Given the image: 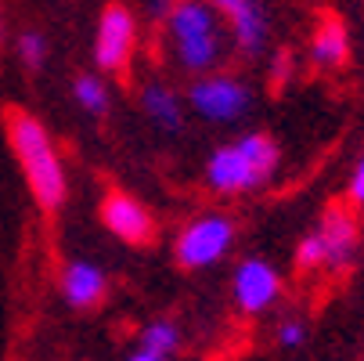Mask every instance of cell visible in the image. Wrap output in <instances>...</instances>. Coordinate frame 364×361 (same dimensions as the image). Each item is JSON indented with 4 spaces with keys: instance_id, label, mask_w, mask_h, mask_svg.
<instances>
[{
    "instance_id": "1",
    "label": "cell",
    "mask_w": 364,
    "mask_h": 361,
    "mask_svg": "<svg viewBox=\"0 0 364 361\" xmlns=\"http://www.w3.org/2000/svg\"><path fill=\"white\" fill-rule=\"evenodd\" d=\"M4 127H8V141H11V152L26 174V184L36 199V206L43 214H55L62 210V202L69 195V177H65V167H62V156L55 141H50L47 127L26 113V109H8L4 113Z\"/></svg>"
},
{
    "instance_id": "2",
    "label": "cell",
    "mask_w": 364,
    "mask_h": 361,
    "mask_svg": "<svg viewBox=\"0 0 364 361\" xmlns=\"http://www.w3.org/2000/svg\"><path fill=\"white\" fill-rule=\"evenodd\" d=\"M282 163V148L271 134L252 130L228 145H217L205 159V184L220 195H242L264 188Z\"/></svg>"
},
{
    "instance_id": "3",
    "label": "cell",
    "mask_w": 364,
    "mask_h": 361,
    "mask_svg": "<svg viewBox=\"0 0 364 361\" xmlns=\"http://www.w3.org/2000/svg\"><path fill=\"white\" fill-rule=\"evenodd\" d=\"M166 33L173 43V55L184 73L195 76H210L217 62L224 58V19L217 4H202V0H181L173 4L166 19Z\"/></svg>"
},
{
    "instance_id": "4",
    "label": "cell",
    "mask_w": 364,
    "mask_h": 361,
    "mask_svg": "<svg viewBox=\"0 0 364 361\" xmlns=\"http://www.w3.org/2000/svg\"><path fill=\"white\" fill-rule=\"evenodd\" d=\"M357 242H360V228H357L353 210L343 202H332L321 214L318 228L296 242V268L299 271H321V268L339 271L353 261Z\"/></svg>"
},
{
    "instance_id": "5",
    "label": "cell",
    "mask_w": 364,
    "mask_h": 361,
    "mask_svg": "<svg viewBox=\"0 0 364 361\" xmlns=\"http://www.w3.org/2000/svg\"><path fill=\"white\" fill-rule=\"evenodd\" d=\"M238 239V224L228 214H198L173 239V261L184 271H205L220 264Z\"/></svg>"
},
{
    "instance_id": "6",
    "label": "cell",
    "mask_w": 364,
    "mask_h": 361,
    "mask_svg": "<svg viewBox=\"0 0 364 361\" xmlns=\"http://www.w3.org/2000/svg\"><path fill=\"white\" fill-rule=\"evenodd\" d=\"M188 105L205 123H238L252 105V90L235 73H210V76L191 80Z\"/></svg>"
},
{
    "instance_id": "7",
    "label": "cell",
    "mask_w": 364,
    "mask_h": 361,
    "mask_svg": "<svg viewBox=\"0 0 364 361\" xmlns=\"http://www.w3.org/2000/svg\"><path fill=\"white\" fill-rule=\"evenodd\" d=\"M137 51V15L127 4H109L97 15L94 62L101 73H123Z\"/></svg>"
},
{
    "instance_id": "8",
    "label": "cell",
    "mask_w": 364,
    "mask_h": 361,
    "mask_svg": "<svg viewBox=\"0 0 364 361\" xmlns=\"http://www.w3.org/2000/svg\"><path fill=\"white\" fill-rule=\"evenodd\" d=\"M282 275L271 261H264V256H245V261L235 268L231 275V293H235V303L242 315H267L271 307L282 300Z\"/></svg>"
},
{
    "instance_id": "9",
    "label": "cell",
    "mask_w": 364,
    "mask_h": 361,
    "mask_svg": "<svg viewBox=\"0 0 364 361\" xmlns=\"http://www.w3.org/2000/svg\"><path fill=\"white\" fill-rule=\"evenodd\" d=\"M97 217L105 224V231H112L119 242L127 246H151L155 242V217L144 202H137L134 195L112 188L97 206Z\"/></svg>"
},
{
    "instance_id": "10",
    "label": "cell",
    "mask_w": 364,
    "mask_h": 361,
    "mask_svg": "<svg viewBox=\"0 0 364 361\" xmlns=\"http://www.w3.org/2000/svg\"><path fill=\"white\" fill-rule=\"evenodd\" d=\"M217 11L228 22V33H231L242 58L264 55L267 40H271V19H267L264 4H256V0H220Z\"/></svg>"
},
{
    "instance_id": "11",
    "label": "cell",
    "mask_w": 364,
    "mask_h": 361,
    "mask_svg": "<svg viewBox=\"0 0 364 361\" xmlns=\"http://www.w3.org/2000/svg\"><path fill=\"white\" fill-rule=\"evenodd\" d=\"M58 286H62L65 303L76 307V311H90V307H97L101 300L109 296V275L94 261H69L62 268V282Z\"/></svg>"
},
{
    "instance_id": "12",
    "label": "cell",
    "mask_w": 364,
    "mask_h": 361,
    "mask_svg": "<svg viewBox=\"0 0 364 361\" xmlns=\"http://www.w3.org/2000/svg\"><path fill=\"white\" fill-rule=\"evenodd\" d=\"M350 58V33L339 15H321V22L310 33V62L325 73L343 69Z\"/></svg>"
},
{
    "instance_id": "13",
    "label": "cell",
    "mask_w": 364,
    "mask_h": 361,
    "mask_svg": "<svg viewBox=\"0 0 364 361\" xmlns=\"http://www.w3.org/2000/svg\"><path fill=\"white\" fill-rule=\"evenodd\" d=\"M141 109H144V116H148L155 127L166 130V134H181V130H184L188 109H184L181 94L170 90L166 83H148V87L141 90Z\"/></svg>"
},
{
    "instance_id": "14",
    "label": "cell",
    "mask_w": 364,
    "mask_h": 361,
    "mask_svg": "<svg viewBox=\"0 0 364 361\" xmlns=\"http://www.w3.org/2000/svg\"><path fill=\"white\" fill-rule=\"evenodd\" d=\"M137 347L148 350V354H155V357H166L170 361L181 350V329L170 318H155V322H148L137 333Z\"/></svg>"
},
{
    "instance_id": "15",
    "label": "cell",
    "mask_w": 364,
    "mask_h": 361,
    "mask_svg": "<svg viewBox=\"0 0 364 361\" xmlns=\"http://www.w3.org/2000/svg\"><path fill=\"white\" fill-rule=\"evenodd\" d=\"M73 98L76 105L87 113V116H109V105H112V94H109V83L94 76V73H80L73 80Z\"/></svg>"
},
{
    "instance_id": "16",
    "label": "cell",
    "mask_w": 364,
    "mask_h": 361,
    "mask_svg": "<svg viewBox=\"0 0 364 361\" xmlns=\"http://www.w3.org/2000/svg\"><path fill=\"white\" fill-rule=\"evenodd\" d=\"M47 55H50L47 33H40V29H26V33H18V62H22L29 73H40V69L47 66Z\"/></svg>"
},
{
    "instance_id": "17",
    "label": "cell",
    "mask_w": 364,
    "mask_h": 361,
    "mask_svg": "<svg viewBox=\"0 0 364 361\" xmlns=\"http://www.w3.org/2000/svg\"><path fill=\"white\" fill-rule=\"evenodd\" d=\"M274 343H278L282 350H296V347H303V343H306V322L296 318V315L282 318V322L274 325Z\"/></svg>"
},
{
    "instance_id": "18",
    "label": "cell",
    "mask_w": 364,
    "mask_h": 361,
    "mask_svg": "<svg viewBox=\"0 0 364 361\" xmlns=\"http://www.w3.org/2000/svg\"><path fill=\"white\" fill-rule=\"evenodd\" d=\"M346 202L353 206V210H364V156L357 159V167L346 181Z\"/></svg>"
},
{
    "instance_id": "19",
    "label": "cell",
    "mask_w": 364,
    "mask_h": 361,
    "mask_svg": "<svg viewBox=\"0 0 364 361\" xmlns=\"http://www.w3.org/2000/svg\"><path fill=\"white\" fill-rule=\"evenodd\" d=\"M289 69H292V51L282 47L278 55H274V62H271V80H274V87H282V83L289 80Z\"/></svg>"
},
{
    "instance_id": "20",
    "label": "cell",
    "mask_w": 364,
    "mask_h": 361,
    "mask_svg": "<svg viewBox=\"0 0 364 361\" xmlns=\"http://www.w3.org/2000/svg\"><path fill=\"white\" fill-rule=\"evenodd\" d=\"M127 361H166V357H155V354H148V350H141V347H134V350L127 354Z\"/></svg>"
},
{
    "instance_id": "21",
    "label": "cell",
    "mask_w": 364,
    "mask_h": 361,
    "mask_svg": "<svg viewBox=\"0 0 364 361\" xmlns=\"http://www.w3.org/2000/svg\"><path fill=\"white\" fill-rule=\"evenodd\" d=\"M0 40H4V15H0Z\"/></svg>"
}]
</instances>
